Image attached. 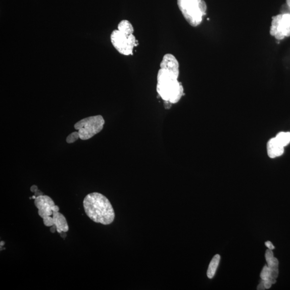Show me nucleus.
<instances>
[{
  "instance_id": "obj_1",
  "label": "nucleus",
  "mask_w": 290,
  "mask_h": 290,
  "mask_svg": "<svg viewBox=\"0 0 290 290\" xmlns=\"http://www.w3.org/2000/svg\"><path fill=\"white\" fill-rule=\"evenodd\" d=\"M83 205L87 216L94 222L107 225L115 219V211L110 201L101 193H93L87 194Z\"/></svg>"
},
{
  "instance_id": "obj_2",
  "label": "nucleus",
  "mask_w": 290,
  "mask_h": 290,
  "mask_svg": "<svg viewBox=\"0 0 290 290\" xmlns=\"http://www.w3.org/2000/svg\"><path fill=\"white\" fill-rule=\"evenodd\" d=\"M176 75L161 68L157 73L156 91L164 100V106L166 109L179 102L184 96V87Z\"/></svg>"
},
{
  "instance_id": "obj_3",
  "label": "nucleus",
  "mask_w": 290,
  "mask_h": 290,
  "mask_svg": "<svg viewBox=\"0 0 290 290\" xmlns=\"http://www.w3.org/2000/svg\"><path fill=\"white\" fill-rule=\"evenodd\" d=\"M178 7L186 20L196 27L206 14L207 5L204 0H178Z\"/></svg>"
},
{
  "instance_id": "obj_4",
  "label": "nucleus",
  "mask_w": 290,
  "mask_h": 290,
  "mask_svg": "<svg viewBox=\"0 0 290 290\" xmlns=\"http://www.w3.org/2000/svg\"><path fill=\"white\" fill-rule=\"evenodd\" d=\"M105 121L101 115L91 116L80 120L75 123L74 128L78 130L80 140H90L103 128Z\"/></svg>"
},
{
  "instance_id": "obj_5",
  "label": "nucleus",
  "mask_w": 290,
  "mask_h": 290,
  "mask_svg": "<svg viewBox=\"0 0 290 290\" xmlns=\"http://www.w3.org/2000/svg\"><path fill=\"white\" fill-rule=\"evenodd\" d=\"M110 40L113 47L121 54L129 55L133 52L136 45L135 36L125 35L118 30H113L110 36Z\"/></svg>"
},
{
  "instance_id": "obj_6",
  "label": "nucleus",
  "mask_w": 290,
  "mask_h": 290,
  "mask_svg": "<svg viewBox=\"0 0 290 290\" xmlns=\"http://www.w3.org/2000/svg\"><path fill=\"white\" fill-rule=\"evenodd\" d=\"M270 35L277 40L290 36V13L281 14L273 17Z\"/></svg>"
},
{
  "instance_id": "obj_7",
  "label": "nucleus",
  "mask_w": 290,
  "mask_h": 290,
  "mask_svg": "<svg viewBox=\"0 0 290 290\" xmlns=\"http://www.w3.org/2000/svg\"><path fill=\"white\" fill-rule=\"evenodd\" d=\"M35 205L39 211V216L44 219L53 216V207L55 205L53 199L47 195H41L35 199Z\"/></svg>"
},
{
  "instance_id": "obj_8",
  "label": "nucleus",
  "mask_w": 290,
  "mask_h": 290,
  "mask_svg": "<svg viewBox=\"0 0 290 290\" xmlns=\"http://www.w3.org/2000/svg\"><path fill=\"white\" fill-rule=\"evenodd\" d=\"M160 68L179 77V62L175 56L172 54L168 53L163 56L160 63Z\"/></svg>"
},
{
  "instance_id": "obj_9",
  "label": "nucleus",
  "mask_w": 290,
  "mask_h": 290,
  "mask_svg": "<svg viewBox=\"0 0 290 290\" xmlns=\"http://www.w3.org/2000/svg\"><path fill=\"white\" fill-rule=\"evenodd\" d=\"M266 260L270 271L271 277L273 279H276L278 277L279 273V262L276 258L274 257L272 250L267 249L266 252Z\"/></svg>"
},
{
  "instance_id": "obj_10",
  "label": "nucleus",
  "mask_w": 290,
  "mask_h": 290,
  "mask_svg": "<svg viewBox=\"0 0 290 290\" xmlns=\"http://www.w3.org/2000/svg\"><path fill=\"white\" fill-rule=\"evenodd\" d=\"M267 153L270 158H276L285 152V147L283 146L275 138L271 139L267 143Z\"/></svg>"
},
{
  "instance_id": "obj_11",
  "label": "nucleus",
  "mask_w": 290,
  "mask_h": 290,
  "mask_svg": "<svg viewBox=\"0 0 290 290\" xmlns=\"http://www.w3.org/2000/svg\"><path fill=\"white\" fill-rule=\"evenodd\" d=\"M53 218L54 225L56 226V231L60 233L62 232H67L69 230V227L65 217L58 212L53 211Z\"/></svg>"
},
{
  "instance_id": "obj_12",
  "label": "nucleus",
  "mask_w": 290,
  "mask_h": 290,
  "mask_svg": "<svg viewBox=\"0 0 290 290\" xmlns=\"http://www.w3.org/2000/svg\"><path fill=\"white\" fill-rule=\"evenodd\" d=\"M220 260V256L219 254L214 256L211 260L207 272L208 278L212 279L215 275Z\"/></svg>"
},
{
  "instance_id": "obj_13",
  "label": "nucleus",
  "mask_w": 290,
  "mask_h": 290,
  "mask_svg": "<svg viewBox=\"0 0 290 290\" xmlns=\"http://www.w3.org/2000/svg\"><path fill=\"white\" fill-rule=\"evenodd\" d=\"M117 30L125 35H131L134 32V28L131 22L128 20H122L118 24Z\"/></svg>"
},
{
  "instance_id": "obj_14",
  "label": "nucleus",
  "mask_w": 290,
  "mask_h": 290,
  "mask_svg": "<svg viewBox=\"0 0 290 290\" xmlns=\"http://www.w3.org/2000/svg\"><path fill=\"white\" fill-rule=\"evenodd\" d=\"M275 139L283 146L285 147L290 143V132H281L277 135Z\"/></svg>"
},
{
  "instance_id": "obj_15",
  "label": "nucleus",
  "mask_w": 290,
  "mask_h": 290,
  "mask_svg": "<svg viewBox=\"0 0 290 290\" xmlns=\"http://www.w3.org/2000/svg\"><path fill=\"white\" fill-rule=\"evenodd\" d=\"M261 278L262 280L270 281L273 285L276 282V279L273 278L270 275V271L268 266H265L260 274Z\"/></svg>"
},
{
  "instance_id": "obj_16",
  "label": "nucleus",
  "mask_w": 290,
  "mask_h": 290,
  "mask_svg": "<svg viewBox=\"0 0 290 290\" xmlns=\"http://www.w3.org/2000/svg\"><path fill=\"white\" fill-rule=\"evenodd\" d=\"M79 138V136L78 132H74L68 136L66 138V142L68 144H72L76 142Z\"/></svg>"
},
{
  "instance_id": "obj_17",
  "label": "nucleus",
  "mask_w": 290,
  "mask_h": 290,
  "mask_svg": "<svg viewBox=\"0 0 290 290\" xmlns=\"http://www.w3.org/2000/svg\"><path fill=\"white\" fill-rule=\"evenodd\" d=\"M265 244H266V246L271 250H273L274 249H275V247L274 245H273V244L271 242H265Z\"/></svg>"
},
{
  "instance_id": "obj_18",
  "label": "nucleus",
  "mask_w": 290,
  "mask_h": 290,
  "mask_svg": "<svg viewBox=\"0 0 290 290\" xmlns=\"http://www.w3.org/2000/svg\"><path fill=\"white\" fill-rule=\"evenodd\" d=\"M257 289L258 290H266V288H265L264 287V283L262 280L261 281V282L259 284V285H258V286L257 287Z\"/></svg>"
},
{
  "instance_id": "obj_19",
  "label": "nucleus",
  "mask_w": 290,
  "mask_h": 290,
  "mask_svg": "<svg viewBox=\"0 0 290 290\" xmlns=\"http://www.w3.org/2000/svg\"><path fill=\"white\" fill-rule=\"evenodd\" d=\"M38 190H39V189H38V188L36 186L34 185L31 187V191L33 193H35Z\"/></svg>"
},
{
  "instance_id": "obj_20",
  "label": "nucleus",
  "mask_w": 290,
  "mask_h": 290,
  "mask_svg": "<svg viewBox=\"0 0 290 290\" xmlns=\"http://www.w3.org/2000/svg\"><path fill=\"white\" fill-rule=\"evenodd\" d=\"M56 230V228L55 225L53 226L52 228H51V229H50V231H51V232H52V233H54Z\"/></svg>"
},
{
  "instance_id": "obj_21",
  "label": "nucleus",
  "mask_w": 290,
  "mask_h": 290,
  "mask_svg": "<svg viewBox=\"0 0 290 290\" xmlns=\"http://www.w3.org/2000/svg\"><path fill=\"white\" fill-rule=\"evenodd\" d=\"M287 5L289 10V12L290 13V0H287Z\"/></svg>"
},
{
  "instance_id": "obj_22",
  "label": "nucleus",
  "mask_w": 290,
  "mask_h": 290,
  "mask_svg": "<svg viewBox=\"0 0 290 290\" xmlns=\"http://www.w3.org/2000/svg\"><path fill=\"white\" fill-rule=\"evenodd\" d=\"M5 242H1V247L4 245Z\"/></svg>"
}]
</instances>
